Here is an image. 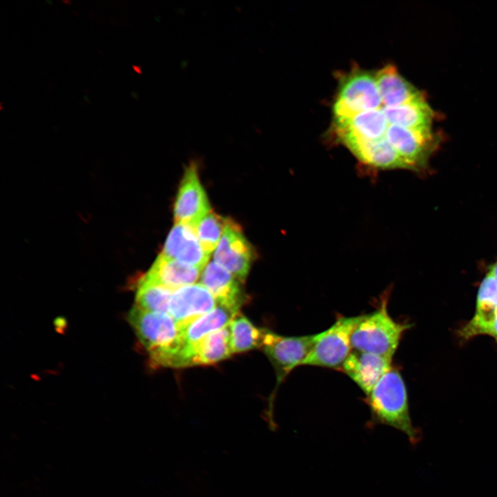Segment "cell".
Returning a JSON list of instances; mask_svg holds the SVG:
<instances>
[{"label":"cell","mask_w":497,"mask_h":497,"mask_svg":"<svg viewBox=\"0 0 497 497\" xmlns=\"http://www.w3.org/2000/svg\"><path fill=\"white\" fill-rule=\"evenodd\" d=\"M128 321L154 367H173L182 345L181 326L168 313L144 310L135 304Z\"/></svg>","instance_id":"6da1fadb"},{"label":"cell","mask_w":497,"mask_h":497,"mask_svg":"<svg viewBox=\"0 0 497 497\" xmlns=\"http://www.w3.org/2000/svg\"><path fill=\"white\" fill-rule=\"evenodd\" d=\"M371 413L379 423L404 433L415 445L420 439V431L411 422L405 382L400 373L391 368L367 396Z\"/></svg>","instance_id":"7a4b0ae2"},{"label":"cell","mask_w":497,"mask_h":497,"mask_svg":"<svg viewBox=\"0 0 497 497\" xmlns=\"http://www.w3.org/2000/svg\"><path fill=\"white\" fill-rule=\"evenodd\" d=\"M387 300L384 297L376 310L364 315L351 335L353 350L393 358L403 333L410 325L398 322L390 316Z\"/></svg>","instance_id":"3957f363"},{"label":"cell","mask_w":497,"mask_h":497,"mask_svg":"<svg viewBox=\"0 0 497 497\" xmlns=\"http://www.w3.org/2000/svg\"><path fill=\"white\" fill-rule=\"evenodd\" d=\"M363 316H341L327 329L318 333L313 347L300 366L340 369L353 350L351 335Z\"/></svg>","instance_id":"277c9868"},{"label":"cell","mask_w":497,"mask_h":497,"mask_svg":"<svg viewBox=\"0 0 497 497\" xmlns=\"http://www.w3.org/2000/svg\"><path fill=\"white\" fill-rule=\"evenodd\" d=\"M376 76L368 71L351 72L342 79L333 105L335 121L351 118L358 113L382 106Z\"/></svg>","instance_id":"5b68a950"},{"label":"cell","mask_w":497,"mask_h":497,"mask_svg":"<svg viewBox=\"0 0 497 497\" xmlns=\"http://www.w3.org/2000/svg\"><path fill=\"white\" fill-rule=\"evenodd\" d=\"M317 338V333L302 336H284L264 330L261 349L276 373V389L295 367L300 366Z\"/></svg>","instance_id":"8992f818"},{"label":"cell","mask_w":497,"mask_h":497,"mask_svg":"<svg viewBox=\"0 0 497 497\" xmlns=\"http://www.w3.org/2000/svg\"><path fill=\"white\" fill-rule=\"evenodd\" d=\"M384 139L403 160L407 170L415 172L427 168L440 142V137L432 130H414L389 124Z\"/></svg>","instance_id":"52a82bcc"},{"label":"cell","mask_w":497,"mask_h":497,"mask_svg":"<svg viewBox=\"0 0 497 497\" xmlns=\"http://www.w3.org/2000/svg\"><path fill=\"white\" fill-rule=\"evenodd\" d=\"M211 212V206L199 181L197 166L192 162L186 168L174 205L175 224L190 226L196 231L199 222Z\"/></svg>","instance_id":"ba28073f"},{"label":"cell","mask_w":497,"mask_h":497,"mask_svg":"<svg viewBox=\"0 0 497 497\" xmlns=\"http://www.w3.org/2000/svg\"><path fill=\"white\" fill-rule=\"evenodd\" d=\"M253 259V248L244 235L241 226L228 218L216 248L214 262L243 283L247 277Z\"/></svg>","instance_id":"9c48e42d"},{"label":"cell","mask_w":497,"mask_h":497,"mask_svg":"<svg viewBox=\"0 0 497 497\" xmlns=\"http://www.w3.org/2000/svg\"><path fill=\"white\" fill-rule=\"evenodd\" d=\"M217 306V302L211 293L201 283H195L173 292L168 314L182 327L210 312Z\"/></svg>","instance_id":"30bf717a"},{"label":"cell","mask_w":497,"mask_h":497,"mask_svg":"<svg viewBox=\"0 0 497 497\" xmlns=\"http://www.w3.org/2000/svg\"><path fill=\"white\" fill-rule=\"evenodd\" d=\"M228 324L208 333L193 347L182 349L175 360V367L210 365L229 358L232 352Z\"/></svg>","instance_id":"8fae6325"},{"label":"cell","mask_w":497,"mask_h":497,"mask_svg":"<svg viewBox=\"0 0 497 497\" xmlns=\"http://www.w3.org/2000/svg\"><path fill=\"white\" fill-rule=\"evenodd\" d=\"M392 368V358L352 350L341 370L367 396Z\"/></svg>","instance_id":"7c38bea8"},{"label":"cell","mask_w":497,"mask_h":497,"mask_svg":"<svg viewBox=\"0 0 497 497\" xmlns=\"http://www.w3.org/2000/svg\"><path fill=\"white\" fill-rule=\"evenodd\" d=\"M200 282L211 293L217 304L235 312H240V307L247 299L242 283L214 261L206 266Z\"/></svg>","instance_id":"4fadbf2b"},{"label":"cell","mask_w":497,"mask_h":497,"mask_svg":"<svg viewBox=\"0 0 497 497\" xmlns=\"http://www.w3.org/2000/svg\"><path fill=\"white\" fill-rule=\"evenodd\" d=\"M160 253L201 270L204 269L209 259L201 246L196 231L183 224L173 226Z\"/></svg>","instance_id":"5bb4252c"},{"label":"cell","mask_w":497,"mask_h":497,"mask_svg":"<svg viewBox=\"0 0 497 497\" xmlns=\"http://www.w3.org/2000/svg\"><path fill=\"white\" fill-rule=\"evenodd\" d=\"M497 311V282L489 271L483 280L478 292L473 318L460 331L462 337L470 338L489 335Z\"/></svg>","instance_id":"9a60e30c"},{"label":"cell","mask_w":497,"mask_h":497,"mask_svg":"<svg viewBox=\"0 0 497 497\" xmlns=\"http://www.w3.org/2000/svg\"><path fill=\"white\" fill-rule=\"evenodd\" d=\"M375 76L384 106H398L425 97L424 94L402 77L392 65L381 68Z\"/></svg>","instance_id":"2e32d148"},{"label":"cell","mask_w":497,"mask_h":497,"mask_svg":"<svg viewBox=\"0 0 497 497\" xmlns=\"http://www.w3.org/2000/svg\"><path fill=\"white\" fill-rule=\"evenodd\" d=\"M201 269L184 264L159 253L146 273V279L175 291L195 284L201 276Z\"/></svg>","instance_id":"e0dca14e"},{"label":"cell","mask_w":497,"mask_h":497,"mask_svg":"<svg viewBox=\"0 0 497 497\" xmlns=\"http://www.w3.org/2000/svg\"><path fill=\"white\" fill-rule=\"evenodd\" d=\"M382 108L389 125L414 130H432L435 113L425 97L398 106L382 105Z\"/></svg>","instance_id":"ac0fdd59"},{"label":"cell","mask_w":497,"mask_h":497,"mask_svg":"<svg viewBox=\"0 0 497 497\" xmlns=\"http://www.w3.org/2000/svg\"><path fill=\"white\" fill-rule=\"evenodd\" d=\"M237 313L217 304L210 312L181 327L183 340L182 349L190 348L208 333L226 327Z\"/></svg>","instance_id":"d6986e66"},{"label":"cell","mask_w":497,"mask_h":497,"mask_svg":"<svg viewBox=\"0 0 497 497\" xmlns=\"http://www.w3.org/2000/svg\"><path fill=\"white\" fill-rule=\"evenodd\" d=\"M228 326L232 354L261 348L264 329L256 327L240 312L233 317Z\"/></svg>","instance_id":"ffe728a7"},{"label":"cell","mask_w":497,"mask_h":497,"mask_svg":"<svg viewBox=\"0 0 497 497\" xmlns=\"http://www.w3.org/2000/svg\"><path fill=\"white\" fill-rule=\"evenodd\" d=\"M174 291L142 275L137 284L135 305L146 311L168 314L169 303Z\"/></svg>","instance_id":"44dd1931"},{"label":"cell","mask_w":497,"mask_h":497,"mask_svg":"<svg viewBox=\"0 0 497 497\" xmlns=\"http://www.w3.org/2000/svg\"><path fill=\"white\" fill-rule=\"evenodd\" d=\"M228 218L211 211L198 224L196 233L204 251L210 256L217 248Z\"/></svg>","instance_id":"7402d4cb"},{"label":"cell","mask_w":497,"mask_h":497,"mask_svg":"<svg viewBox=\"0 0 497 497\" xmlns=\"http://www.w3.org/2000/svg\"><path fill=\"white\" fill-rule=\"evenodd\" d=\"M489 335H491L497 340V311Z\"/></svg>","instance_id":"603a6c76"},{"label":"cell","mask_w":497,"mask_h":497,"mask_svg":"<svg viewBox=\"0 0 497 497\" xmlns=\"http://www.w3.org/2000/svg\"><path fill=\"white\" fill-rule=\"evenodd\" d=\"M497 282V262L494 264L489 270Z\"/></svg>","instance_id":"cb8c5ba5"}]
</instances>
